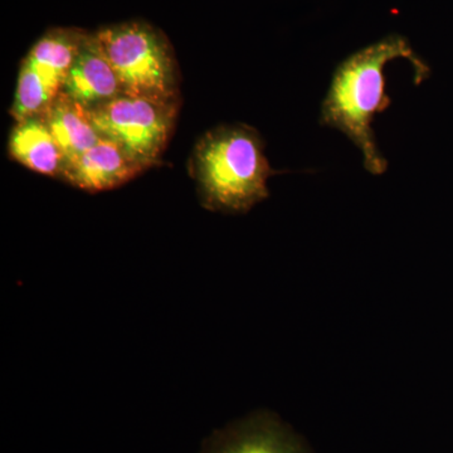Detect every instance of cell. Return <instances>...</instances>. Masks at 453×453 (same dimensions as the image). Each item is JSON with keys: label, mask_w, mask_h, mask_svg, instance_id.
<instances>
[{"label": "cell", "mask_w": 453, "mask_h": 453, "mask_svg": "<svg viewBox=\"0 0 453 453\" xmlns=\"http://www.w3.org/2000/svg\"><path fill=\"white\" fill-rule=\"evenodd\" d=\"M398 58L412 64L416 85L431 74L407 38L390 35L357 50L336 67L321 105L320 124L344 133L362 151L365 169L374 175L386 173L388 162L375 144L372 122L392 104L386 94L384 68Z\"/></svg>", "instance_id": "6da1fadb"}, {"label": "cell", "mask_w": 453, "mask_h": 453, "mask_svg": "<svg viewBox=\"0 0 453 453\" xmlns=\"http://www.w3.org/2000/svg\"><path fill=\"white\" fill-rule=\"evenodd\" d=\"M192 173L208 210L244 213L268 196L275 170L264 153L258 131L244 124L220 125L199 139Z\"/></svg>", "instance_id": "7a4b0ae2"}, {"label": "cell", "mask_w": 453, "mask_h": 453, "mask_svg": "<svg viewBox=\"0 0 453 453\" xmlns=\"http://www.w3.org/2000/svg\"><path fill=\"white\" fill-rule=\"evenodd\" d=\"M122 94L178 101L179 70L174 50L160 29L131 20L96 32Z\"/></svg>", "instance_id": "3957f363"}, {"label": "cell", "mask_w": 453, "mask_h": 453, "mask_svg": "<svg viewBox=\"0 0 453 453\" xmlns=\"http://www.w3.org/2000/svg\"><path fill=\"white\" fill-rule=\"evenodd\" d=\"M177 112L178 101L120 94L89 115L101 138L118 145L146 170L168 144Z\"/></svg>", "instance_id": "277c9868"}, {"label": "cell", "mask_w": 453, "mask_h": 453, "mask_svg": "<svg viewBox=\"0 0 453 453\" xmlns=\"http://www.w3.org/2000/svg\"><path fill=\"white\" fill-rule=\"evenodd\" d=\"M202 453H311L296 434L279 418L262 413L220 429Z\"/></svg>", "instance_id": "5b68a950"}, {"label": "cell", "mask_w": 453, "mask_h": 453, "mask_svg": "<svg viewBox=\"0 0 453 453\" xmlns=\"http://www.w3.org/2000/svg\"><path fill=\"white\" fill-rule=\"evenodd\" d=\"M61 91L88 111L122 94L120 81L96 32L86 33L79 55L62 83Z\"/></svg>", "instance_id": "8992f818"}, {"label": "cell", "mask_w": 453, "mask_h": 453, "mask_svg": "<svg viewBox=\"0 0 453 453\" xmlns=\"http://www.w3.org/2000/svg\"><path fill=\"white\" fill-rule=\"evenodd\" d=\"M142 170L121 148L103 138L68 163L61 178L88 192H101L127 183Z\"/></svg>", "instance_id": "52a82bcc"}, {"label": "cell", "mask_w": 453, "mask_h": 453, "mask_svg": "<svg viewBox=\"0 0 453 453\" xmlns=\"http://www.w3.org/2000/svg\"><path fill=\"white\" fill-rule=\"evenodd\" d=\"M9 153L33 172L62 177L65 164L64 154L43 113L17 121L9 138Z\"/></svg>", "instance_id": "ba28073f"}, {"label": "cell", "mask_w": 453, "mask_h": 453, "mask_svg": "<svg viewBox=\"0 0 453 453\" xmlns=\"http://www.w3.org/2000/svg\"><path fill=\"white\" fill-rule=\"evenodd\" d=\"M65 157V166L100 142L88 109L59 89L43 113Z\"/></svg>", "instance_id": "9c48e42d"}, {"label": "cell", "mask_w": 453, "mask_h": 453, "mask_svg": "<svg viewBox=\"0 0 453 453\" xmlns=\"http://www.w3.org/2000/svg\"><path fill=\"white\" fill-rule=\"evenodd\" d=\"M86 33L80 28L57 27L50 29L35 42L25 59L50 88L59 91L79 55Z\"/></svg>", "instance_id": "30bf717a"}, {"label": "cell", "mask_w": 453, "mask_h": 453, "mask_svg": "<svg viewBox=\"0 0 453 453\" xmlns=\"http://www.w3.org/2000/svg\"><path fill=\"white\" fill-rule=\"evenodd\" d=\"M58 92L50 88L35 68L23 59L18 77L16 97L11 109L12 116L17 122L46 112Z\"/></svg>", "instance_id": "8fae6325"}]
</instances>
